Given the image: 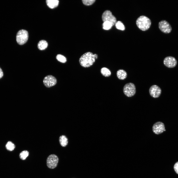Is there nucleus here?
Wrapping results in <instances>:
<instances>
[{
    "mask_svg": "<svg viewBox=\"0 0 178 178\" xmlns=\"http://www.w3.org/2000/svg\"><path fill=\"white\" fill-rule=\"evenodd\" d=\"M98 57L97 54L88 52L82 55L79 59L80 65L84 67H88L92 65Z\"/></svg>",
    "mask_w": 178,
    "mask_h": 178,
    "instance_id": "f257e3e1",
    "label": "nucleus"
},
{
    "mask_svg": "<svg viewBox=\"0 0 178 178\" xmlns=\"http://www.w3.org/2000/svg\"><path fill=\"white\" fill-rule=\"evenodd\" d=\"M136 23L137 26L140 29L145 31L150 27L151 22L150 20L148 17L144 16H141L137 19Z\"/></svg>",
    "mask_w": 178,
    "mask_h": 178,
    "instance_id": "f03ea898",
    "label": "nucleus"
},
{
    "mask_svg": "<svg viewBox=\"0 0 178 178\" xmlns=\"http://www.w3.org/2000/svg\"><path fill=\"white\" fill-rule=\"evenodd\" d=\"M28 37V32L25 30H21L18 32L17 34L16 38L17 42L20 45L23 44L27 42Z\"/></svg>",
    "mask_w": 178,
    "mask_h": 178,
    "instance_id": "7ed1b4c3",
    "label": "nucleus"
},
{
    "mask_svg": "<svg viewBox=\"0 0 178 178\" xmlns=\"http://www.w3.org/2000/svg\"><path fill=\"white\" fill-rule=\"evenodd\" d=\"M123 92L124 94L128 97L133 96L135 95L136 92L135 85L132 83L126 84L124 87Z\"/></svg>",
    "mask_w": 178,
    "mask_h": 178,
    "instance_id": "20e7f679",
    "label": "nucleus"
},
{
    "mask_svg": "<svg viewBox=\"0 0 178 178\" xmlns=\"http://www.w3.org/2000/svg\"><path fill=\"white\" fill-rule=\"evenodd\" d=\"M102 19L103 22L108 21L110 22L113 26L116 22V18L112 14L110 10H106L103 13Z\"/></svg>",
    "mask_w": 178,
    "mask_h": 178,
    "instance_id": "39448f33",
    "label": "nucleus"
},
{
    "mask_svg": "<svg viewBox=\"0 0 178 178\" xmlns=\"http://www.w3.org/2000/svg\"><path fill=\"white\" fill-rule=\"evenodd\" d=\"M58 160V157L57 156L54 154L51 155L47 159V165L50 169L54 168L57 166Z\"/></svg>",
    "mask_w": 178,
    "mask_h": 178,
    "instance_id": "423d86ee",
    "label": "nucleus"
},
{
    "mask_svg": "<svg viewBox=\"0 0 178 178\" xmlns=\"http://www.w3.org/2000/svg\"><path fill=\"white\" fill-rule=\"evenodd\" d=\"M158 27L161 31L166 34L170 33L172 30V27L170 23L165 20H162L159 22Z\"/></svg>",
    "mask_w": 178,
    "mask_h": 178,
    "instance_id": "0eeeda50",
    "label": "nucleus"
},
{
    "mask_svg": "<svg viewBox=\"0 0 178 178\" xmlns=\"http://www.w3.org/2000/svg\"><path fill=\"white\" fill-rule=\"evenodd\" d=\"M44 86L47 88L52 87L56 84L57 80L56 78L52 75H48L45 76L43 80Z\"/></svg>",
    "mask_w": 178,
    "mask_h": 178,
    "instance_id": "6e6552de",
    "label": "nucleus"
},
{
    "mask_svg": "<svg viewBox=\"0 0 178 178\" xmlns=\"http://www.w3.org/2000/svg\"><path fill=\"white\" fill-rule=\"evenodd\" d=\"M165 130L164 124L162 122L158 121L154 123L152 127V130L155 134H159L162 133Z\"/></svg>",
    "mask_w": 178,
    "mask_h": 178,
    "instance_id": "1a4fd4ad",
    "label": "nucleus"
},
{
    "mask_svg": "<svg viewBox=\"0 0 178 178\" xmlns=\"http://www.w3.org/2000/svg\"><path fill=\"white\" fill-rule=\"evenodd\" d=\"M149 93L153 97L156 98L158 97L160 95L161 90L160 88L156 85L151 86L149 89Z\"/></svg>",
    "mask_w": 178,
    "mask_h": 178,
    "instance_id": "9d476101",
    "label": "nucleus"
},
{
    "mask_svg": "<svg viewBox=\"0 0 178 178\" xmlns=\"http://www.w3.org/2000/svg\"><path fill=\"white\" fill-rule=\"evenodd\" d=\"M163 63L167 67L172 68L176 66L177 61L174 57L169 56L166 57L164 59Z\"/></svg>",
    "mask_w": 178,
    "mask_h": 178,
    "instance_id": "9b49d317",
    "label": "nucleus"
},
{
    "mask_svg": "<svg viewBox=\"0 0 178 178\" xmlns=\"http://www.w3.org/2000/svg\"><path fill=\"white\" fill-rule=\"evenodd\" d=\"M116 75L117 78L120 80H124L127 77V72L125 70L122 69H120L117 72Z\"/></svg>",
    "mask_w": 178,
    "mask_h": 178,
    "instance_id": "f8f14e48",
    "label": "nucleus"
},
{
    "mask_svg": "<svg viewBox=\"0 0 178 178\" xmlns=\"http://www.w3.org/2000/svg\"><path fill=\"white\" fill-rule=\"evenodd\" d=\"M46 3L48 6L51 8L56 7L58 5L59 1L58 0H47Z\"/></svg>",
    "mask_w": 178,
    "mask_h": 178,
    "instance_id": "ddd939ff",
    "label": "nucleus"
},
{
    "mask_svg": "<svg viewBox=\"0 0 178 178\" xmlns=\"http://www.w3.org/2000/svg\"><path fill=\"white\" fill-rule=\"evenodd\" d=\"M59 141L60 145L63 147L66 146L68 142L67 138L64 135H62L60 136Z\"/></svg>",
    "mask_w": 178,
    "mask_h": 178,
    "instance_id": "4468645a",
    "label": "nucleus"
},
{
    "mask_svg": "<svg viewBox=\"0 0 178 178\" xmlns=\"http://www.w3.org/2000/svg\"><path fill=\"white\" fill-rule=\"evenodd\" d=\"M48 43L45 40H42L39 41L38 44V47L41 50L45 49L47 47Z\"/></svg>",
    "mask_w": 178,
    "mask_h": 178,
    "instance_id": "2eb2a0df",
    "label": "nucleus"
},
{
    "mask_svg": "<svg viewBox=\"0 0 178 178\" xmlns=\"http://www.w3.org/2000/svg\"><path fill=\"white\" fill-rule=\"evenodd\" d=\"M101 73L102 75L105 77L110 76L111 75L110 70L106 67L102 68L101 69Z\"/></svg>",
    "mask_w": 178,
    "mask_h": 178,
    "instance_id": "dca6fc26",
    "label": "nucleus"
},
{
    "mask_svg": "<svg viewBox=\"0 0 178 178\" xmlns=\"http://www.w3.org/2000/svg\"><path fill=\"white\" fill-rule=\"evenodd\" d=\"M5 146L7 149L10 151L14 150L15 147V144L10 141H9L7 143Z\"/></svg>",
    "mask_w": 178,
    "mask_h": 178,
    "instance_id": "f3484780",
    "label": "nucleus"
},
{
    "mask_svg": "<svg viewBox=\"0 0 178 178\" xmlns=\"http://www.w3.org/2000/svg\"><path fill=\"white\" fill-rule=\"evenodd\" d=\"M103 28L105 30H108L111 29L113 26L112 24L108 21L103 22Z\"/></svg>",
    "mask_w": 178,
    "mask_h": 178,
    "instance_id": "a211bd4d",
    "label": "nucleus"
},
{
    "mask_svg": "<svg viewBox=\"0 0 178 178\" xmlns=\"http://www.w3.org/2000/svg\"><path fill=\"white\" fill-rule=\"evenodd\" d=\"M115 24L116 28L118 29L123 31L125 29V27L124 25L120 21H117L116 22Z\"/></svg>",
    "mask_w": 178,
    "mask_h": 178,
    "instance_id": "6ab92c4d",
    "label": "nucleus"
},
{
    "mask_svg": "<svg viewBox=\"0 0 178 178\" xmlns=\"http://www.w3.org/2000/svg\"><path fill=\"white\" fill-rule=\"evenodd\" d=\"M29 154L27 150H24L22 151L20 154V158L22 160H25L28 156Z\"/></svg>",
    "mask_w": 178,
    "mask_h": 178,
    "instance_id": "aec40b11",
    "label": "nucleus"
},
{
    "mask_svg": "<svg viewBox=\"0 0 178 178\" xmlns=\"http://www.w3.org/2000/svg\"><path fill=\"white\" fill-rule=\"evenodd\" d=\"M56 58L59 61L63 63H65L67 61L66 57L61 54L57 55L56 56Z\"/></svg>",
    "mask_w": 178,
    "mask_h": 178,
    "instance_id": "412c9836",
    "label": "nucleus"
},
{
    "mask_svg": "<svg viewBox=\"0 0 178 178\" xmlns=\"http://www.w3.org/2000/svg\"><path fill=\"white\" fill-rule=\"evenodd\" d=\"M95 0H82L83 4L86 5H90L92 4L95 1Z\"/></svg>",
    "mask_w": 178,
    "mask_h": 178,
    "instance_id": "4be33fe9",
    "label": "nucleus"
},
{
    "mask_svg": "<svg viewBox=\"0 0 178 178\" xmlns=\"http://www.w3.org/2000/svg\"><path fill=\"white\" fill-rule=\"evenodd\" d=\"M174 168L176 172L178 174V162L175 164L174 166Z\"/></svg>",
    "mask_w": 178,
    "mask_h": 178,
    "instance_id": "5701e85b",
    "label": "nucleus"
},
{
    "mask_svg": "<svg viewBox=\"0 0 178 178\" xmlns=\"http://www.w3.org/2000/svg\"><path fill=\"white\" fill-rule=\"evenodd\" d=\"M3 75V72L1 69L0 67V79L1 78Z\"/></svg>",
    "mask_w": 178,
    "mask_h": 178,
    "instance_id": "b1692460",
    "label": "nucleus"
}]
</instances>
